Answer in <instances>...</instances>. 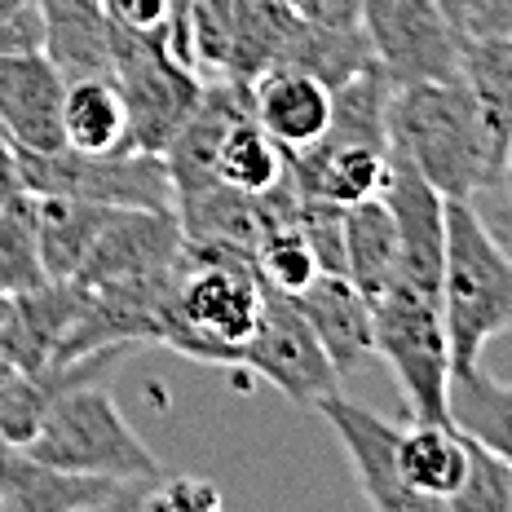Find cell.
<instances>
[{
	"mask_svg": "<svg viewBox=\"0 0 512 512\" xmlns=\"http://www.w3.org/2000/svg\"><path fill=\"white\" fill-rule=\"evenodd\" d=\"M389 155L407 159L446 199H473L477 190L499 181V159L490 151L477 102L460 76L393 84Z\"/></svg>",
	"mask_w": 512,
	"mask_h": 512,
	"instance_id": "obj_1",
	"label": "cell"
},
{
	"mask_svg": "<svg viewBox=\"0 0 512 512\" xmlns=\"http://www.w3.org/2000/svg\"><path fill=\"white\" fill-rule=\"evenodd\" d=\"M256 309L261 279L252 270V256L181 239L159 345L212 367H239V345L252 332Z\"/></svg>",
	"mask_w": 512,
	"mask_h": 512,
	"instance_id": "obj_2",
	"label": "cell"
},
{
	"mask_svg": "<svg viewBox=\"0 0 512 512\" xmlns=\"http://www.w3.org/2000/svg\"><path fill=\"white\" fill-rule=\"evenodd\" d=\"M111 354L84 358L76 367L62 371L58 389H53L45 415H40L36 433L27 437L31 460L67 468L84 477H115V482H159L155 451L137 437V429L120 415L115 398L106 389H93L89 371L106 362Z\"/></svg>",
	"mask_w": 512,
	"mask_h": 512,
	"instance_id": "obj_3",
	"label": "cell"
},
{
	"mask_svg": "<svg viewBox=\"0 0 512 512\" xmlns=\"http://www.w3.org/2000/svg\"><path fill=\"white\" fill-rule=\"evenodd\" d=\"M437 301L451 345V371L477 367L490 340L512 332V256L490 234L473 199H446V256Z\"/></svg>",
	"mask_w": 512,
	"mask_h": 512,
	"instance_id": "obj_4",
	"label": "cell"
},
{
	"mask_svg": "<svg viewBox=\"0 0 512 512\" xmlns=\"http://www.w3.org/2000/svg\"><path fill=\"white\" fill-rule=\"evenodd\" d=\"M376 358L389 362L411 420H451V345L442 327V301L411 283H393L380 301H371Z\"/></svg>",
	"mask_w": 512,
	"mask_h": 512,
	"instance_id": "obj_5",
	"label": "cell"
},
{
	"mask_svg": "<svg viewBox=\"0 0 512 512\" xmlns=\"http://www.w3.org/2000/svg\"><path fill=\"white\" fill-rule=\"evenodd\" d=\"M18 173H23L27 195H71L106 208H159L173 212V177H168L164 155L155 151H120L80 155V151H18Z\"/></svg>",
	"mask_w": 512,
	"mask_h": 512,
	"instance_id": "obj_6",
	"label": "cell"
},
{
	"mask_svg": "<svg viewBox=\"0 0 512 512\" xmlns=\"http://www.w3.org/2000/svg\"><path fill=\"white\" fill-rule=\"evenodd\" d=\"M111 80L124 98L128 146L155 155H164V146L204 93L195 67L181 62L164 40L133 36L120 27H111Z\"/></svg>",
	"mask_w": 512,
	"mask_h": 512,
	"instance_id": "obj_7",
	"label": "cell"
},
{
	"mask_svg": "<svg viewBox=\"0 0 512 512\" xmlns=\"http://www.w3.org/2000/svg\"><path fill=\"white\" fill-rule=\"evenodd\" d=\"M239 367L252 371L256 380L274 384L287 402L314 411L327 393L340 389V371L332 367L327 349L318 345L314 327L296 309L292 296L274 292L261 283V309L248 340L239 345Z\"/></svg>",
	"mask_w": 512,
	"mask_h": 512,
	"instance_id": "obj_8",
	"label": "cell"
},
{
	"mask_svg": "<svg viewBox=\"0 0 512 512\" xmlns=\"http://www.w3.org/2000/svg\"><path fill=\"white\" fill-rule=\"evenodd\" d=\"M358 27L393 84L460 76L464 36L442 0H362Z\"/></svg>",
	"mask_w": 512,
	"mask_h": 512,
	"instance_id": "obj_9",
	"label": "cell"
},
{
	"mask_svg": "<svg viewBox=\"0 0 512 512\" xmlns=\"http://www.w3.org/2000/svg\"><path fill=\"white\" fill-rule=\"evenodd\" d=\"M181 256V226L177 212L159 208H111L106 226L98 230L93 248L84 252L76 279L98 283H133V279H159L177 270Z\"/></svg>",
	"mask_w": 512,
	"mask_h": 512,
	"instance_id": "obj_10",
	"label": "cell"
},
{
	"mask_svg": "<svg viewBox=\"0 0 512 512\" xmlns=\"http://www.w3.org/2000/svg\"><path fill=\"white\" fill-rule=\"evenodd\" d=\"M327 420V429L336 433V442L345 446L349 464H354V477L362 486V499L380 512H420L415 495L407 490L398 473V437L402 424L384 420V415L358 407L354 398L345 393H327L323 402L314 407Z\"/></svg>",
	"mask_w": 512,
	"mask_h": 512,
	"instance_id": "obj_11",
	"label": "cell"
},
{
	"mask_svg": "<svg viewBox=\"0 0 512 512\" xmlns=\"http://www.w3.org/2000/svg\"><path fill=\"white\" fill-rule=\"evenodd\" d=\"M155 482H115V477H84L31 460L9 446L0 460V512H93V508H142Z\"/></svg>",
	"mask_w": 512,
	"mask_h": 512,
	"instance_id": "obj_12",
	"label": "cell"
},
{
	"mask_svg": "<svg viewBox=\"0 0 512 512\" xmlns=\"http://www.w3.org/2000/svg\"><path fill=\"white\" fill-rule=\"evenodd\" d=\"M380 199L389 204L402 243L398 279L437 296L442 292V256H446V195L433 190L407 159L389 155V177L380 186Z\"/></svg>",
	"mask_w": 512,
	"mask_h": 512,
	"instance_id": "obj_13",
	"label": "cell"
},
{
	"mask_svg": "<svg viewBox=\"0 0 512 512\" xmlns=\"http://www.w3.org/2000/svg\"><path fill=\"white\" fill-rule=\"evenodd\" d=\"M62 89L67 80L45 49L0 53V137L18 151H58Z\"/></svg>",
	"mask_w": 512,
	"mask_h": 512,
	"instance_id": "obj_14",
	"label": "cell"
},
{
	"mask_svg": "<svg viewBox=\"0 0 512 512\" xmlns=\"http://www.w3.org/2000/svg\"><path fill=\"white\" fill-rule=\"evenodd\" d=\"M84 301H89V287L80 279H45L27 292H9V314L0 323V354L27 376L49 371Z\"/></svg>",
	"mask_w": 512,
	"mask_h": 512,
	"instance_id": "obj_15",
	"label": "cell"
},
{
	"mask_svg": "<svg viewBox=\"0 0 512 512\" xmlns=\"http://www.w3.org/2000/svg\"><path fill=\"white\" fill-rule=\"evenodd\" d=\"M252 120L283 146V151H305L332 124V84L318 80L305 67H265L248 80Z\"/></svg>",
	"mask_w": 512,
	"mask_h": 512,
	"instance_id": "obj_16",
	"label": "cell"
},
{
	"mask_svg": "<svg viewBox=\"0 0 512 512\" xmlns=\"http://www.w3.org/2000/svg\"><path fill=\"white\" fill-rule=\"evenodd\" d=\"M296 309L305 314V323L314 327L318 345L327 349L340 380L362 371L376 358V332H371V305L362 301V292L345 274H318L309 287L292 296Z\"/></svg>",
	"mask_w": 512,
	"mask_h": 512,
	"instance_id": "obj_17",
	"label": "cell"
},
{
	"mask_svg": "<svg viewBox=\"0 0 512 512\" xmlns=\"http://www.w3.org/2000/svg\"><path fill=\"white\" fill-rule=\"evenodd\" d=\"M398 473L420 512H451L468 477V433L455 420H411L398 437Z\"/></svg>",
	"mask_w": 512,
	"mask_h": 512,
	"instance_id": "obj_18",
	"label": "cell"
},
{
	"mask_svg": "<svg viewBox=\"0 0 512 512\" xmlns=\"http://www.w3.org/2000/svg\"><path fill=\"white\" fill-rule=\"evenodd\" d=\"M402 270V243L393 212L380 195L345 208V279L362 292V301H380Z\"/></svg>",
	"mask_w": 512,
	"mask_h": 512,
	"instance_id": "obj_19",
	"label": "cell"
},
{
	"mask_svg": "<svg viewBox=\"0 0 512 512\" xmlns=\"http://www.w3.org/2000/svg\"><path fill=\"white\" fill-rule=\"evenodd\" d=\"M460 80L473 93L486 142L499 159V177H504V155L512 137V31H504V36H464Z\"/></svg>",
	"mask_w": 512,
	"mask_h": 512,
	"instance_id": "obj_20",
	"label": "cell"
},
{
	"mask_svg": "<svg viewBox=\"0 0 512 512\" xmlns=\"http://www.w3.org/2000/svg\"><path fill=\"white\" fill-rule=\"evenodd\" d=\"M62 146L80 155H106L128 146V115L124 98L111 76H76L62 89Z\"/></svg>",
	"mask_w": 512,
	"mask_h": 512,
	"instance_id": "obj_21",
	"label": "cell"
},
{
	"mask_svg": "<svg viewBox=\"0 0 512 512\" xmlns=\"http://www.w3.org/2000/svg\"><path fill=\"white\" fill-rule=\"evenodd\" d=\"M446 407H451L455 429H464L473 442H482L490 455H499L512 468V384L482 371V362L451 371Z\"/></svg>",
	"mask_w": 512,
	"mask_h": 512,
	"instance_id": "obj_22",
	"label": "cell"
},
{
	"mask_svg": "<svg viewBox=\"0 0 512 512\" xmlns=\"http://www.w3.org/2000/svg\"><path fill=\"white\" fill-rule=\"evenodd\" d=\"M106 217H111L106 204H89V199H71V195H36L40 256H45L49 279H76L84 252L93 248Z\"/></svg>",
	"mask_w": 512,
	"mask_h": 512,
	"instance_id": "obj_23",
	"label": "cell"
},
{
	"mask_svg": "<svg viewBox=\"0 0 512 512\" xmlns=\"http://www.w3.org/2000/svg\"><path fill=\"white\" fill-rule=\"evenodd\" d=\"M212 177L243 195H265L287 177V151L252 115H243L221 133L217 151H212Z\"/></svg>",
	"mask_w": 512,
	"mask_h": 512,
	"instance_id": "obj_24",
	"label": "cell"
},
{
	"mask_svg": "<svg viewBox=\"0 0 512 512\" xmlns=\"http://www.w3.org/2000/svg\"><path fill=\"white\" fill-rule=\"evenodd\" d=\"M45 256H40L36 195H18L0 208V292H27L45 283Z\"/></svg>",
	"mask_w": 512,
	"mask_h": 512,
	"instance_id": "obj_25",
	"label": "cell"
},
{
	"mask_svg": "<svg viewBox=\"0 0 512 512\" xmlns=\"http://www.w3.org/2000/svg\"><path fill=\"white\" fill-rule=\"evenodd\" d=\"M58 380H62V371H45V376L9 371V376L0 380V437H5L9 446H27V437L36 433Z\"/></svg>",
	"mask_w": 512,
	"mask_h": 512,
	"instance_id": "obj_26",
	"label": "cell"
},
{
	"mask_svg": "<svg viewBox=\"0 0 512 512\" xmlns=\"http://www.w3.org/2000/svg\"><path fill=\"white\" fill-rule=\"evenodd\" d=\"M230 27H234V0H186L190 62H195V67H204V71L226 76Z\"/></svg>",
	"mask_w": 512,
	"mask_h": 512,
	"instance_id": "obj_27",
	"label": "cell"
},
{
	"mask_svg": "<svg viewBox=\"0 0 512 512\" xmlns=\"http://www.w3.org/2000/svg\"><path fill=\"white\" fill-rule=\"evenodd\" d=\"M451 512H512V468L468 437V477Z\"/></svg>",
	"mask_w": 512,
	"mask_h": 512,
	"instance_id": "obj_28",
	"label": "cell"
},
{
	"mask_svg": "<svg viewBox=\"0 0 512 512\" xmlns=\"http://www.w3.org/2000/svg\"><path fill=\"white\" fill-rule=\"evenodd\" d=\"M142 508H151V512H217L221 490L212 486L208 477H195V473L159 477V482L146 490Z\"/></svg>",
	"mask_w": 512,
	"mask_h": 512,
	"instance_id": "obj_29",
	"label": "cell"
},
{
	"mask_svg": "<svg viewBox=\"0 0 512 512\" xmlns=\"http://www.w3.org/2000/svg\"><path fill=\"white\" fill-rule=\"evenodd\" d=\"M102 14L111 27L133 31V36L173 40V0H102Z\"/></svg>",
	"mask_w": 512,
	"mask_h": 512,
	"instance_id": "obj_30",
	"label": "cell"
},
{
	"mask_svg": "<svg viewBox=\"0 0 512 512\" xmlns=\"http://www.w3.org/2000/svg\"><path fill=\"white\" fill-rule=\"evenodd\" d=\"M473 208L482 212V221L490 226V234H495L499 243L508 248L512 256V190L508 186H486L473 195Z\"/></svg>",
	"mask_w": 512,
	"mask_h": 512,
	"instance_id": "obj_31",
	"label": "cell"
},
{
	"mask_svg": "<svg viewBox=\"0 0 512 512\" xmlns=\"http://www.w3.org/2000/svg\"><path fill=\"white\" fill-rule=\"evenodd\" d=\"M23 173H18V159H14V146L0 142V208L9 204V199L23 195Z\"/></svg>",
	"mask_w": 512,
	"mask_h": 512,
	"instance_id": "obj_32",
	"label": "cell"
},
{
	"mask_svg": "<svg viewBox=\"0 0 512 512\" xmlns=\"http://www.w3.org/2000/svg\"><path fill=\"white\" fill-rule=\"evenodd\" d=\"M31 5H36V0H0V23L14 18V14H23V9H31Z\"/></svg>",
	"mask_w": 512,
	"mask_h": 512,
	"instance_id": "obj_33",
	"label": "cell"
},
{
	"mask_svg": "<svg viewBox=\"0 0 512 512\" xmlns=\"http://www.w3.org/2000/svg\"><path fill=\"white\" fill-rule=\"evenodd\" d=\"M495 186H508L512 190V137H508V155H504V177H499Z\"/></svg>",
	"mask_w": 512,
	"mask_h": 512,
	"instance_id": "obj_34",
	"label": "cell"
},
{
	"mask_svg": "<svg viewBox=\"0 0 512 512\" xmlns=\"http://www.w3.org/2000/svg\"><path fill=\"white\" fill-rule=\"evenodd\" d=\"M9 371H18V367H14V362H9L5 354H0V380H5V376H9Z\"/></svg>",
	"mask_w": 512,
	"mask_h": 512,
	"instance_id": "obj_35",
	"label": "cell"
},
{
	"mask_svg": "<svg viewBox=\"0 0 512 512\" xmlns=\"http://www.w3.org/2000/svg\"><path fill=\"white\" fill-rule=\"evenodd\" d=\"M5 314H9V292H0V323H5Z\"/></svg>",
	"mask_w": 512,
	"mask_h": 512,
	"instance_id": "obj_36",
	"label": "cell"
},
{
	"mask_svg": "<svg viewBox=\"0 0 512 512\" xmlns=\"http://www.w3.org/2000/svg\"><path fill=\"white\" fill-rule=\"evenodd\" d=\"M5 455H9V442H5V437H0V460H5Z\"/></svg>",
	"mask_w": 512,
	"mask_h": 512,
	"instance_id": "obj_37",
	"label": "cell"
}]
</instances>
